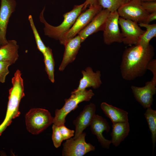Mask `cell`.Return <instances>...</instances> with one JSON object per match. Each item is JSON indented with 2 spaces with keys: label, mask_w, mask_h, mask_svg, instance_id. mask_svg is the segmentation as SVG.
Masks as SVG:
<instances>
[{
  "label": "cell",
  "mask_w": 156,
  "mask_h": 156,
  "mask_svg": "<svg viewBox=\"0 0 156 156\" xmlns=\"http://www.w3.org/2000/svg\"><path fill=\"white\" fill-rule=\"evenodd\" d=\"M154 55V47L150 44L147 46L134 45L126 48L123 53L120 65L122 78L130 81L144 75Z\"/></svg>",
  "instance_id": "6da1fadb"
},
{
  "label": "cell",
  "mask_w": 156,
  "mask_h": 156,
  "mask_svg": "<svg viewBox=\"0 0 156 156\" xmlns=\"http://www.w3.org/2000/svg\"><path fill=\"white\" fill-rule=\"evenodd\" d=\"M21 71L16 70L12 79V87L9 90L8 101L5 118L0 125V136L13 119L20 114L19 106L20 101L25 96L24 83Z\"/></svg>",
  "instance_id": "7a4b0ae2"
},
{
  "label": "cell",
  "mask_w": 156,
  "mask_h": 156,
  "mask_svg": "<svg viewBox=\"0 0 156 156\" xmlns=\"http://www.w3.org/2000/svg\"><path fill=\"white\" fill-rule=\"evenodd\" d=\"M86 1L79 5H75L70 11L63 15V21L58 26H53L49 24L44 16V7L39 15L40 22L44 24V35L57 40H59L71 28L83 10L86 8Z\"/></svg>",
  "instance_id": "3957f363"
},
{
  "label": "cell",
  "mask_w": 156,
  "mask_h": 156,
  "mask_svg": "<svg viewBox=\"0 0 156 156\" xmlns=\"http://www.w3.org/2000/svg\"><path fill=\"white\" fill-rule=\"evenodd\" d=\"M70 96L64 100L65 103L60 109H56L53 123L58 126L64 125L65 118L68 114L78 107V104L83 101H90L94 94L91 90L86 89L75 92H72Z\"/></svg>",
  "instance_id": "277c9868"
},
{
  "label": "cell",
  "mask_w": 156,
  "mask_h": 156,
  "mask_svg": "<svg viewBox=\"0 0 156 156\" xmlns=\"http://www.w3.org/2000/svg\"><path fill=\"white\" fill-rule=\"evenodd\" d=\"M25 118L27 131L33 134L37 135L53 123L54 118L47 109L34 108L26 113Z\"/></svg>",
  "instance_id": "5b68a950"
},
{
  "label": "cell",
  "mask_w": 156,
  "mask_h": 156,
  "mask_svg": "<svg viewBox=\"0 0 156 156\" xmlns=\"http://www.w3.org/2000/svg\"><path fill=\"white\" fill-rule=\"evenodd\" d=\"M89 5V8L80 14L71 28L59 40L61 44L64 45L68 40L77 35L103 9L96 3Z\"/></svg>",
  "instance_id": "8992f818"
},
{
  "label": "cell",
  "mask_w": 156,
  "mask_h": 156,
  "mask_svg": "<svg viewBox=\"0 0 156 156\" xmlns=\"http://www.w3.org/2000/svg\"><path fill=\"white\" fill-rule=\"evenodd\" d=\"M85 133H82L75 139L70 138L63 144V156H82L95 150V146L85 141Z\"/></svg>",
  "instance_id": "52a82bcc"
},
{
  "label": "cell",
  "mask_w": 156,
  "mask_h": 156,
  "mask_svg": "<svg viewBox=\"0 0 156 156\" xmlns=\"http://www.w3.org/2000/svg\"><path fill=\"white\" fill-rule=\"evenodd\" d=\"M117 11L120 17L138 23H143L149 14L143 8L139 0H132L122 4Z\"/></svg>",
  "instance_id": "ba28073f"
},
{
  "label": "cell",
  "mask_w": 156,
  "mask_h": 156,
  "mask_svg": "<svg viewBox=\"0 0 156 156\" xmlns=\"http://www.w3.org/2000/svg\"><path fill=\"white\" fill-rule=\"evenodd\" d=\"M120 26L122 39L125 44L131 45L137 44L145 30L142 29L137 23L119 17Z\"/></svg>",
  "instance_id": "9c48e42d"
},
{
  "label": "cell",
  "mask_w": 156,
  "mask_h": 156,
  "mask_svg": "<svg viewBox=\"0 0 156 156\" xmlns=\"http://www.w3.org/2000/svg\"><path fill=\"white\" fill-rule=\"evenodd\" d=\"M119 16L117 11L110 12L103 30L104 43L109 45L114 42L122 43V39L119 24Z\"/></svg>",
  "instance_id": "30bf717a"
},
{
  "label": "cell",
  "mask_w": 156,
  "mask_h": 156,
  "mask_svg": "<svg viewBox=\"0 0 156 156\" xmlns=\"http://www.w3.org/2000/svg\"><path fill=\"white\" fill-rule=\"evenodd\" d=\"M156 80L153 79L145 83L142 87L132 86L131 88L135 100L144 109L153 104V96L156 92Z\"/></svg>",
  "instance_id": "8fae6325"
},
{
  "label": "cell",
  "mask_w": 156,
  "mask_h": 156,
  "mask_svg": "<svg viewBox=\"0 0 156 156\" xmlns=\"http://www.w3.org/2000/svg\"><path fill=\"white\" fill-rule=\"evenodd\" d=\"M17 3L15 0H1L0 7V45L6 44L8 25L12 14L15 10Z\"/></svg>",
  "instance_id": "7c38bea8"
},
{
  "label": "cell",
  "mask_w": 156,
  "mask_h": 156,
  "mask_svg": "<svg viewBox=\"0 0 156 156\" xmlns=\"http://www.w3.org/2000/svg\"><path fill=\"white\" fill-rule=\"evenodd\" d=\"M110 13L108 10L103 9L79 32L77 35L80 36L82 42L90 35L99 31H103L105 21Z\"/></svg>",
  "instance_id": "4fadbf2b"
},
{
  "label": "cell",
  "mask_w": 156,
  "mask_h": 156,
  "mask_svg": "<svg viewBox=\"0 0 156 156\" xmlns=\"http://www.w3.org/2000/svg\"><path fill=\"white\" fill-rule=\"evenodd\" d=\"M96 110L95 105L90 103L85 106L83 110L73 123L75 127V131L73 138L75 139L83 133V131L90 125L95 116Z\"/></svg>",
  "instance_id": "5bb4252c"
},
{
  "label": "cell",
  "mask_w": 156,
  "mask_h": 156,
  "mask_svg": "<svg viewBox=\"0 0 156 156\" xmlns=\"http://www.w3.org/2000/svg\"><path fill=\"white\" fill-rule=\"evenodd\" d=\"M92 133L95 135L98 142L104 148L109 149L112 143L111 140L105 138L103 133L105 131L109 132L110 127L105 119L98 115L95 114L90 125Z\"/></svg>",
  "instance_id": "9a60e30c"
},
{
  "label": "cell",
  "mask_w": 156,
  "mask_h": 156,
  "mask_svg": "<svg viewBox=\"0 0 156 156\" xmlns=\"http://www.w3.org/2000/svg\"><path fill=\"white\" fill-rule=\"evenodd\" d=\"M82 43L80 36L77 35L68 40L64 44L65 51L59 70L63 71L69 64L73 62L81 47Z\"/></svg>",
  "instance_id": "2e32d148"
},
{
  "label": "cell",
  "mask_w": 156,
  "mask_h": 156,
  "mask_svg": "<svg viewBox=\"0 0 156 156\" xmlns=\"http://www.w3.org/2000/svg\"><path fill=\"white\" fill-rule=\"evenodd\" d=\"M83 77L79 81L78 87L72 92H75L86 89L87 88L92 87L94 89L99 87L102 84L101 79V74L100 71L94 72L92 68L87 67L85 70L81 71Z\"/></svg>",
  "instance_id": "e0dca14e"
},
{
  "label": "cell",
  "mask_w": 156,
  "mask_h": 156,
  "mask_svg": "<svg viewBox=\"0 0 156 156\" xmlns=\"http://www.w3.org/2000/svg\"><path fill=\"white\" fill-rule=\"evenodd\" d=\"M19 46L14 40H8L7 42L0 47V61H7L11 65L14 64L19 57Z\"/></svg>",
  "instance_id": "ac0fdd59"
},
{
  "label": "cell",
  "mask_w": 156,
  "mask_h": 156,
  "mask_svg": "<svg viewBox=\"0 0 156 156\" xmlns=\"http://www.w3.org/2000/svg\"><path fill=\"white\" fill-rule=\"evenodd\" d=\"M101 107L106 116L112 123L128 121V112L105 102L102 103Z\"/></svg>",
  "instance_id": "d6986e66"
},
{
  "label": "cell",
  "mask_w": 156,
  "mask_h": 156,
  "mask_svg": "<svg viewBox=\"0 0 156 156\" xmlns=\"http://www.w3.org/2000/svg\"><path fill=\"white\" fill-rule=\"evenodd\" d=\"M112 127L111 143L116 147L128 135L130 131L129 124L128 121L118 122L113 123Z\"/></svg>",
  "instance_id": "ffe728a7"
},
{
  "label": "cell",
  "mask_w": 156,
  "mask_h": 156,
  "mask_svg": "<svg viewBox=\"0 0 156 156\" xmlns=\"http://www.w3.org/2000/svg\"><path fill=\"white\" fill-rule=\"evenodd\" d=\"M144 115L151 133L153 155L156 142V110L148 107Z\"/></svg>",
  "instance_id": "44dd1931"
},
{
  "label": "cell",
  "mask_w": 156,
  "mask_h": 156,
  "mask_svg": "<svg viewBox=\"0 0 156 156\" xmlns=\"http://www.w3.org/2000/svg\"><path fill=\"white\" fill-rule=\"evenodd\" d=\"M139 26L145 28L146 30L142 35L136 44L147 46L151 40L156 37V24H146L142 23H138Z\"/></svg>",
  "instance_id": "7402d4cb"
},
{
  "label": "cell",
  "mask_w": 156,
  "mask_h": 156,
  "mask_svg": "<svg viewBox=\"0 0 156 156\" xmlns=\"http://www.w3.org/2000/svg\"><path fill=\"white\" fill-rule=\"evenodd\" d=\"M45 66V70L50 81L53 83L54 82L55 62L52 51L49 47H47L45 52L43 54Z\"/></svg>",
  "instance_id": "603a6c76"
},
{
  "label": "cell",
  "mask_w": 156,
  "mask_h": 156,
  "mask_svg": "<svg viewBox=\"0 0 156 156\" xmlns=\"http://www.w3.org/2000/svg\"><path fill=\"white\" fill-rule=\"evenodd\" d=\"M95 3L111 12L117 11L122 4V0H95Z\"/></svg>",
  "instance_id": "cb8c5ba5"
},
{
  "label": "cell",
  "mask_w": 156,
  "mask_h": 156,
  "mask_svg": "<svg viewBox=\"0 0 156 156\" xmlns=\"http://www.w3.org/2000/svg\"><path fill=\"white\" fill-rule=\"evenodd\" d=\"M28 19L34 36L36 44L38 49L43 54L46 50V47L42 42L35 25L32 16L30 15Z\"/></svg>",
  "instance_id": "d4e9b609"
},
{
  "label": "cell",
  "mask_w": 156,
  "mask_h": 156,
  "mask_svg": "<svg viewBox=\"0 0 156 156\" xmlns=\"http://www.w3.org/2000/svg\"><path fill=\"white\" fill-rule=\"evenodd\" d=\"M52 140L54 146L56 148L60 147L64 140L60 131L59 127L54 124L52 126Z\"/></svg>",
  "instance_id": "484cf974"
},
{
  "label": "cell",
  "mask_w": 156,
  "mask_h": 156,
  "mask_svg": "<svg viewBox=\"0 0 156 156\" xmlns=\"http://www.w3.org/2000/svg\"><path fill=\"white\" fill-rule=\"evenodd\" d=\"M11 65L7 61H0V83L5 82L6 77L9 74L8 67Z\"/></svg>",
  "instance_id": "4316f807"
},
{
  "label": "cell",
  "mask_w": 156,
  "mask_h": 156,
  "mask_svg": "<svg viewBox=\"0 0 156 156\" xmlns=\"http://www.w3.org/2000/svg\"><path fill=\"white\" fill-rule=\"evenodd\" d=\"M60 131L64 140H67L74 135L75 131L67 128L64 125L59 126Z\"/></svg>",
  "instance_id": "83f0119b"
},
{
  "label": "cell",
  "mask_w": 156,
  "mask_h": 156,
  "mask_svg": "<svg viewBox=\"0 0 156 156\" xmlns=\"http://www.w3.org/2000/svg\"><path fill=\"white\" fill-rule=\"evenodd\" d=\"M144 9L148 14L156 11V1L141 2Z\"/></svg>",
  "instance_id": "f1b7e54d"
},
{
  "label": "cell",
  "mask_w": 156,
  "mask_h": 156,
  "mask_svg": "<svg viewBox=\"0 0 156 156\" xmlns=\"http://www.w3.org/2000/svg\"><path fill=\"white\" fill-rule=\"evenodd\" d=\"M147 69L150 70L153 73L152 79L156 80V60L153 59L148 63Z\"/></svg>",
  "instance_id": "f546056e"
},
{
  "label": "cell",
  "mask_w": 156,
  "mask_h": 156,
  "mask_svg": "<svg viewBox=\"0 0 156 156\" xmlns=\"http://www.w3.org/2000/svg\"><path fill=\"white\" fill-rule=\"evenodd\" d=\"M156 19V11L149 14L143 23L146 24H149L151 21L155 20Z\"/></svg>",
  "instance_id": "4dcf8cb0"
},
{
  "label": "cell",
  "mask_w": 156,
  "mask_h": 156,
  "mask_svg": "<svg viewBox=\"0 0 156 156\" xmlns=\"http://www.w3.org/2000/svg\"><path fill=\"white\" fill-rule=\"evenodd\" d=\"M86 1L89 4L91 3H94L95 2V0H86Z\"/></svg>",
  "instance_id": "1f68e13d"
},
{
  "label": "cell",
  "mask_w": 156,
  "mask_h": 156,
  "mask_svg": "<svg viewBox=\"0 0 156 156\" xmlns=\"http://www.w3.org/2000/svg\"><path fill=\"white\" fill-rule=\"evenodd\" d=\"M140 2L147 1H156V0H139Z\"/></svg>",
  "instance_id": "d6a6232c"
},
{
  "label": "cell",
  "mask_w": 156,
  "mask_h": 156,
  "mask_svg": "<svg viewBox=\"0 0 156 156\" xmlns=\"http://www.w3.org/2000/svg\"><path fill=\"white\" fill-rule=\"evenodd\" d=\"M132 0H122V4L126 3Z\"/></svg>",
  "instance_id": "836d02e7"
}]
</instances>
